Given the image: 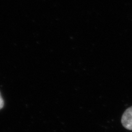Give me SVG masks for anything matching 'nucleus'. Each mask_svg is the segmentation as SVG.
<instances>
[{
	"mask_svg": "<svg viewBox=\"0 0 132 132\" xmlns=\"http://www.w3.org/2000/svg\"><path fill=\"white\" fill-rule=\"evenodd\" d=\"M121 123L126 129L132 130V106L127 109L123 113L121 118Z\"/></svg>",
	"mask_w": 132,
	"mask_h": 132,
	"instance_id": "obj_1",
	"label": "nucleus"
},
{
	"mask_svg": "<svg viewBox=\"0 0 132 132\" xmlns=\"http://www.w3.org/2000/svg\"><path fill=\"white\" fill-rule=\"evenodd\" d=\"M4 106V102H3V98L0 94V110H1L2 107Z\"/></svg>",
	"mask_w": 132,
	"mask_h": 132,
	"instance_id": "obj_2",
	"label": "nucleus"
}]
</instances>
